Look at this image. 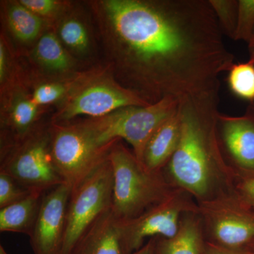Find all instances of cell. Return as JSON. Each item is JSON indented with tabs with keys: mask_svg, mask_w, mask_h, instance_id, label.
Returning a JSON list of instances; mask_svg holds the SVG:
<instances>
[{
	"mask_svg": "<svg viewBox=\"0 0 254 254\" xmlns=\"http://www.w3.org/2000/svg\"><path fill=\"white\" fill-rule=\"evenodd\" d=\"M120 83L148 105L220 89L235 64L209 0L93 4Z\"/></svg>",
	"mask_w": 254,
	"mask_h": 254,
	"instance_id": "obj_1",
	"label": "cell"
},
{
	"mask_svg": "<svg viewBox=\"0 0 254 254\" xmlns=\"http://www.w3.org/2000/svg\"><path fill=\"white\" fill-rule=\"evenodd\" d=\"M219 93L215 89L180 100L181 137L163 170L172 186L186 190L198 204L236 192V178L219 145Z\"/></svg>",
	"mask_w": 254,
	"mask_h": 254,
	"instance_id": "obj_2",
	"label": "cell"
},
{
	"mask_svg": "<svg viewBox=\"0 0 254 254\" xmlns=\"http://www.w3.org/2000/svg\"><path fill=\"white\" fill-rule=\"evenodd\" d=\"M108 159L113 172L111 210L120 221L137 218L176 190L163 171L145 168L121 141L114 143Z\"/></svg>",
	"mask_w": 254,
	"mask_h": 254,
	"instance_id": "obj_3",
	"label": "cell"
},
{
	"mask_svg": "<svg viewBox=\"0 0 254 254\" xmlns=\"http://www.w3.org/2000/svg\"><path fill=\"white\" fill-rule=\"evenodd\" d=\"M179 104L180 100L166 98L154 104L126 107L101 118H88L76 123L100 148H110L115 142L125 140L141 163L150 137L177 111Z\"/></svg>",
	"mask_w": 254,
	"mask_h": 254,
	"instance_id": "obj_4",
	"label": "cell"
},
{
	"mask_svg": "<svg viewBox=\"0 0 254 254\" xmlns=\"http://www.w3.org/2000/svg\"><path fill=\"white\" fill-rule=\"evenodd\" d=\"M0 173L31 191L46 192L64 183L52 156L50 124L40 125L19 141L1 148Z\"/></svg>",
	"mask_w": 254,
	"mask_h": 254,
	"instance_id": "obj_5",
	"label": "cell"
},
{
	"mask_svg": "<svg viewBox=\"0 0 254 254\" xmlns=\"http://www.w3.org/2000/svg\"><path fill=\"white\" fill-rule=\"evenodd\" d=\"M113 192V168L108 158L84 180L72 187L60 254H72L92 224L111 208Z\"/></svg>",
	"mask_w": 254,
	"mask_h": 254,
	"instance_id": "obj_6",
	"label": "cell"
},
{
	"mask_svg": "<svg viewBox=\"0 0 254 254\" xmlns=\"http://www.w3.org/2000/svg\"><path fill=\"white\" fill-rule=\"evenodd\" d=\"M146 105L131 90L96 71L63 101L52 123H68L79 116L101 118L126 107Z\"/></svg>",
	"mask_w": 254,
	"mask_h": 254,
	"instance_id": "obj_7",
	"label": "cell"
},
{
	"mask_svg": "<svg viewBox=\"0 0 254 254\" xmlns=\"http://www.w3.org/2000/svg\"><path fill=\"white\" fill-rule=\"evenodd\" d=\"M53 162L64 181L73 187L108 158L110 148H100L77 123H50Z\"/></svg>",
	"mask_w": 254,
	"mask_h": 254,
	"instance_id": "obj_8",
	"label": "cell"
},
{
	"mask_svg": "<svg viewBox=\"0 0 254 254\" xmlns=\"http://www.w3.org/2000/svg\"><path fill=\"white\" fill-rule=\"evenodd\" d=\"M198 205L206 242L241 250L254 240V209L237 191Z\"/></svg>",
	"mask_w": 254,
	"mask_h": 254,
	"instance_id": "obj_9",
	"label": "cell"
},
{
	"mask_svg": "<svg viewBox=\"0 0 254 254\" xmlns=\"http://www.w3.org/2000/svg\"><path fill=\"white\" fill-rule=\"evenodd\" d=\"M198 209V203L190 193L176 189L163 201L137 218L120 220L128 250L133 254L145 245L146 240L175 236L184 215Z\"/></svg>",
	"mask_w": 254,
	"mask_h": 254,
	"instance_id": "obj_10",
	"label": "cell"
},
{
	"mask_svg": "<svg viewBox=\"0 0 254 254\" xmlns=\"http://www.w3.org/2000/svg\"><path fill=\"white\" fill-rule=\"evenodd\" d=\"M217 133L222 156L237 183L254 180V103L242 116L220 113Z\"/></svg>",
	"mask_w": 254,
	"mask_h": 254,
	"instance_id": "obj_11",
	"label": "cell"
},
{
	"mask_svg": "<svg viewBox=\"0 0 254 254\" xmlns=\"http://www.w3.org/2000/svg\"><path fill=\"white\" fill-rule=\"evenodd\" d=\"M71 190L72 187L64 182L48 190L43 195L30 236L34 254H60Z\"/></svg>",
	"mask_w": 254,
	"mask_h": 254,
	"instance_id": "obj_12",
	"label": "cell"
},
{
	"mask_svg": "<svg viewBox=\"0 0 254 254\" xmlns=\"http://www.w3.org/2000/svg\"><path fill=\"white\" fill-rule=\"evenodd\" d=\"M6 88L7 95L1 114V148L19 141L39 126L41 107L33 101L31 93L19 85Z\"/></svg>",
	"mask_w": 254,
	"mask_h": 254,
	"instance_id": "obj_13",
	"label": "cell"
},
{
	"mask_svg": "<svg viewBox=\"0 0 254 254\" xmlns=\"http://www.w3.org/2000/svg\"><path fill=\"white\" fill-rule=\"evenodd\" d=\"M72 254H132L124 237L120 220L111 208L92 224Z\"/></svg>",
	"mask_w": 254,
	"mask_h": 254,
	"instance_id": "obj_14",
	"label": "cell"
},
{
	"mask_svg": "<svg viewBox=\"0 0 254 254\" xmlns=\"http://www.w3.org/2000/svg\"><path fill=\"white\" fill-rule=\"evenodd\" d=\"M179 108V107H178ZM181 137L179 110L157 128L145 145L141 163L153 172H162L177 149Z\"/></svg>",
	"mask_w": 254,
	"mask_h": 254,
	"instance_id": "obj_15",
	"label": "cell"
},
{
	"mask_svg": "<svg viewBox=\"0 0 254 254\" xmlns=\"http://www.w3.org/2000/svg\"><path fill=\"white\" fill-rule=\"evenodd\" d=\"M205 242L198 209L184 215L175 236L156 237V252L157 254H203Z\"/></svg>",
	"mask_w": 254,
	"mask_h": 254,
	"instance_id": "obj_16",
	"label": "cell"
},
{
	"mask_svg": "<svg viewBox=\"0 0 254 254\" xmlns=\"http://www.w3.org/2000/svg\"><path fill=\"white\" fill-rule=\"evenodd\" d=\"M45 193L32 191L22 200L0 208V232L31 236Z\"/></svg>",
	"mask_w": 254,
	"mask_h": 254,
	"instance_id": "obj_17",
	"label": "cell"
},
{
	"mask_svg": "<svg viewBox=\"0 0 254 254\" xmlns=\"http://www.w3.org/2000/svg\"><path fill=\"white\" fill-rule=\"evenodd\" d=\"M33 55L43 69L57 74L69 72L74 66L71 55L54 32L43 33L36 42Z\"/></svg>",
	"mask_w": 254,
	"mask_h": 254,
	"instance_id": "obj_18",
	"label": "cell"
},
{
	"mask_svg": "<svg viewBox=\"0 0 254 254\" xmlns=\"http://www.w3.org/2000/svg\"><path fill=\"white\" fill-rule=\"evenodd\" d=\"M5 18L11 34L20 43L28 44L37 42L43 35L45 20L32 12L19 1L8 4Z\"/></svg>",
	"mask_w": 254,
	"mask_h": 254,
	"instance_id": "obj_19",
	"label": "cell"
},
{
	"mask_svg": "<svg viewBox=\"0 0 254 254\" xmlns=\"http://www.w3.org/2000/svg\"><path fill=\"white\" fill-rule=\"evenodd\" d=\"M95 70L88 72L74 73L67 77L42 81L33 86L31 96L39 107L64 101L81 83L91 77Z\"/></svg>",
	"mask_w": 254,
	"mask_h": 254,
	"instance_id": "obj_20",
	"label": "cell"
},
{
	"mask_svg": "<svg viewBox=\"0 0 254 254\" xmlns=\"http://www.w3.org/2000/svg\"><path fill=\"white\" fill-rule=\"evenodd\" d=\"M56 34L64 46L71 53L85 55L89 51V33L86 25L76 16H63L58 23Z\"/></svg>",
	"mask_w": 254,
	"mask_h": 254,
	"instance_id": "obj_21",
	"label": "cell"
},
{
	"mask_svg": "<svg viewBox=\"0 0 254 254\" xmlns=\"http://www.w3.org/2000/svg\"><path fill=\"white\" fill-rule=\"evenodd\" d=\"M227 83L235 96L249 104L254 103V60L234 64L229 69Z\"/></svg>",
	"mask_w": 254,
	"mask_h": 254,
	"instance_id": "obj_22",
	"label": "cell"
},
{
	"mask_svg": "<svg viewBox=\"0 0 254 254\" xmlns=\"http://www.w3.org/2000/svg\"><path fill=\"white\" fill-rule=\"evenodd\" d=\"M222 34L235 40L236 33L238 0H209Z\"/></svg>",
	"mask_w": 254,
	"mask_h": 254,
	"instance_id": "obj_23",
	"label": "cell"
},
{
	"mask_svg": "<svg viewBox=\"0 0 254 254\" xmlns=\"http://www.w3.org/2000/svg\"><path fill=\"white\" fill-rule=\"evenodd\" d=\"M254 32V0H238V16L235 41L248 44Z\"/></svg>",
	"mask_w": 254,
	"mask_h": 254,
	"instance_id": "obj_24",
	"label": "cell"
},
{
	"mask_svg": "<svg viewBox=\"0 0 254 254\" xmlns=\"http://www.w3.org/2000/svg\"><path fill=\"white\" fill-rule=\"evenodd\" d=\"M31 192L11 177L0 173V208L22 200Z\"/></svg>",
	"mask_w": 254,
	"mask_h": 254,
	"instance_id": "obj_25",
	"label": "cell"
},
{
	"mask_svg": "<svg viewBox=\"0 0 254 254\" xmlns=\"http://www.w3.org/2000/svg\"><path fill=\"white\" fill-rule=\"evenodd\" d=\"M21 4L44 20L60 17L66 9V4L56 0H21Z\"/></svg>",
	"mask_w": 254,
	"mask_h": 254,
	"instance_id": "obj_26",
	"label": "cell"
},
{
	"mask_svg": "<svg viewBox=\"0 0 254 254\" xmlns=\"http://www.w3.org/2000/svg\"><path fill=\"white\" fill-rule=\"evenodd\" d=\"M236 191L244 203L254 209V180L237 182Z\"/></svg>",
	"mask_w": 254,
	"mask_h": 254,
	"instance_id": "obj_27",
	"label": "cell"
},
{
	"mask_svg": "<svg viewBox=\"0 0 254 254\" xmlns=\"http://www.w3.org/2000/svg\"><path fill=\"white\" fill-rule=\"evenodd\" d=\"M7 48L3 38L0 42V82L4 86L9 77V55Z\"/></svg>",
	"mask_w": 254,
	"mask_h": 254,
	"instance_id": "obj_28",
	"label": "cell"
},
{
	"mask_svg": "<svg viewBox=\"0 0 254 254\" xmlns=\"http://www.w3.org/2000/svg\"><path fill=\"white\" fill-rule=\"evenodd\" d=\"M203 254H244L240 250H230L220 246L205 242Z\"/></svg>",
	"mask_w": 254,
	"mask_h": 254,
	"instance_id": "obj_29",
	"label": "cell"
},
{
	"mask_svg": "<svg viewBox=\"0 0 254 254\" xmlns=\"http://www.w3.org/2000/svg\"><path fill=\"white\" fill-rule=\"evenodd\" d=\"M133 254H157L156 237L150 239L140 250Z\"/></svg>",
	"mask_w": 254,
	"mask_h": 254,
	"instance_id": "obj_30",
	"label": "cell"
},
{
	"mask_svg": "<svg viewBox=\"0 0 254 254\" xmlns=\"http://www.w3.org/2000/svg\"><path fill=\"white\" fill-rule=\"evenodd\" d=\"M244 254H254V240L240 250Z\"/></svg>",
	"mask_w": 254,
	"mask_h": 254,
	"instance_id": "obj_31",
	"label": "cell"
},
{
	"mask_svg": "<svg viewBox=\"0 0 254 254\" xmlns=\"http://www.w3.org/2000/svg\"><path fill=\"white\" fill-rule=\"evenodd\" d=\"M248 50L249 53H250V58L254 60V32L250 41L249 42Z\"/></svg>",
	"mask_w": 254,
	"mask_h": 254,
	"instance_id": "obj_32",
	"label": "cell"
},
{
	"mask_svg": "<svg viewBox=\"0 0 254 254\" xmlns=\"http://www.w3.org/2000/svg\"><path fill=\"white\" fill-rule=\"evenodd\" d=\"M0 254H9L6 252V250H4L2 245L0 246Z\"/></svg>",
	"mask_w": 254,
	"mask_h": 254,
	"instance_id": "obj_33",
	"label": "cell"
}]
</instances>
